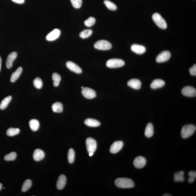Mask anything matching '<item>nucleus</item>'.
<instances>
[{
	"instance_id": "obj_28",
	"label": "nucleus",
	"mask_w": 196,
	"mask_h": 196,
	"mask_svg": "<svg viewBox=\"0 0 196 196\" xmlns=\"http://www.w3.org/2000/svg\"><path fill=\"white\" fill-rule=\"evenodd\" d=\"M20 133V129L11 127L7 130V132H6V134L8 136L12 137V136L18 135Z\"/></svg>"
},
{
	"instance_id": "obj_4",
	"label": "nucleus",
	"mask_w": 196,
	"mask_h": 196,
	"mask_svg": "<svg viewBox=\"0 0 196 196\" xmlns=\"http://www.w3.org/2000/svg\"><path fill=\"white\" fill-rule=\"evenodd\" d=\"M94 47L99 50H108L112 48V45L107 40H100L96 42Z\"/></svg>"
},
{
	"instance_id": "obj_11",
	"label": "nucleus",
	"mask_w": 196,
	"mask_h": 196,
	"mask_svg": "<svg viewBox=\"0 0 196 196\" xmlns=\"http://www.w3.org/2000/svg\"><path fill=\"white\" fill-rule=\"evenodd\" d=\"M123 143L122 141L115 142L111 146L110 151L112 154H116L121 150L123 148Z\"/></svg>"
},
{
	"instance_id": "obj_30",
	"label": "nucleus",
	"mask_w": 196,
	"mask_h": 196,
	"mask_svg": "<svg viewBox=\"0 0 196 196\" xmlns=\"http://www.w3.org/2000/svg\"><path fill=\"white\" fill-rule=\"evenodd\" d=\"M93 31L91 29H86L80 33V37L82 39H86L92 34Z\"/></svg>"
},
{
	"instance_id": "obj_24",
	"label": "nucleus",
	"mask_w": 196,
	"mask_h": 196,
	"mask_svg": "<svg viewBox=\"0 0 196 196\" xmlns=\"http://www.w3.org/2000/svg\"><path fill=\"white\" fill-rule=\"evenodd\" d=\"M11 100L12 97L11 96H8L5 97L2 100L1 104H0V109L1 110L5 109L7 107Z\"/></svg>"
},
{
	"instance_id": "obj_13",
	"label": "nucleus",
	"mask_w": 196,
	"mask_h": 196,
	"mask_svg": "<svg viewBox=\"0 0 196 196\" xmlns=\"http://www.w3.org/2000/svg\"><path fill=\"white\" fill-rule=\"evenodd\" d=\"M66 65L68 69L71 71L78 74H80L82 73V71L81 68L73 62L67 61Z\"/></svg>"
},
{
	"instance_id": "obj_26",
	"label": "nucleus",
	"mask_w": 196,
	"mask_h": 196,
	"mask_svg": "<svg viewBox=\"0 0 196 196\" xmlns=\"http://www.w3.org/2000/svg\"><path fill=\"white\" fill-rule=\"evenodd\" d=\"M52 108L53 111L55 113H61L63 111V106L60 102H56L53 104Z\"/></svg>"
},
{
	"instance_id": "obj_44",
	"label": "nucleus",
	"mask_w": 196,
	"mask_h": 196,
	"mask_svg": "<svg viewBox=\"0 0 196 196\" xmlns=\"http://www.w3.org/2000/svg\"><path fill=\"white\" fill-rule=\"evenodd\" d=\"M84 88V87H81V88H82V89Z\"/></svg>"
},
{
	"instance_id": "obj_14",
	"label": "nucleus",
	"mask_w": 196,
	"mask_h": 196,
	"mask_svg": "<svg viewBox=\"0 0 196 196\" xmlns=\"http://www.w3.org/2000/svg\"><path fill=\"white\" fill-rule=\"evenodd\" d=\"M17 56V54L16 52H12L8 55L6 61V66L8 69H10L12 67L13 63Z\"/></svg>"
},
{
	"instance_id": "obj_10",
	"label": "nucleus",
	"mask_w": 196,
	"mask_h": 196,
	"mask_svg": "<svg viewBox=\"0 0 196 196\" xmlns=\"http://www.w3.org/2000/svg\"><path fill=\"white\" fill-rule=\"evenodd\" d=\"M146 160L145 157L140 156L136 158L133 161V165L137 169H141L145 166Z\"/></svg>"
},
{
	"instance_id": "obj_34",
	"label": "nucleus",
	"mask_w": 196,
	"mask_h": 196,
	"mask_svg": "<svg viewBox=\"0 0 196 196\" xmlns=\"http://www.w3.org/2000/svg\"><path fill=\"white\" fill-rule=\"evenodd\" d=\"M33 84L36 88L38 89H41L42 86V81L39 78H36L33 81Z\"/></svg>"
},
{
	"instance_id": "obj_21",
	"label": "nucleus",
	"mask_w": 196,
	"mask_h": 196,
	"mask_svg": "<svg viewBox=\"0 0 196 196\" xmlns=\"http://www.w3.org/2000/svg\"><path fill=\"white\" fill-rule=\"evenodd\" d=\"M85 124L88 126L97 127L100 126L101 123L99 121L92 118H88L84 121Z\"/></svg>"
},
{
	"instance_id": "obj_3",
	"label": "nucleus",
	"mask_w": 196,
	"mask_h": 196,
	"mask_svg": "<svg viewBox=\"0 0 196 196\" xmlns=\"http://www.w3.org/2000/svg\"><path fill=\"white\" fill-rule=\"evenodd\" d=\"M152 18L155 24L160 28L163 29L167 28V23L160 14L155 13L153 15Z\"/></svg>"
},
{
	"instance_id": "obj_25",
	"label": "nucleus",
	"mask_w": 196,
	"mask_h": 196,
	"mask_svg": "<svg viewBox=\"0 0 196 196\" xmlns=\"http://www.w3.org/2000/svg\"><path fill=\"white\" fill-rule=\"evenodd\" d=\"M184 172L183 171L176 172L174 175L175 181L176 182L184 181L185 180L184 176Z\"/></svg>"
},
{
	"instance_id": "obj_29",
	"label": "nucleus",
	"mask_w": 196,
	"mask_h": 196,
	"mask_svg": "<svg viewBox=\"0 0 196 196\" xmlns=\"http://www.w3.org/2000/svg\"><path fill=\"white\" fill-rule=\"evenodd\" d=\"M32 184V183L31 180H25L24 183H23L22 186V191L23 192H25L31 188Z\"/></svg>"
},
{
	"instance_id": "obj_31",
	"label": "nucleus",
	"mask_w": 196,
	"mask_h": 196,
	"mask_svg": "<svg viewBox=\"0 0 196 196\" xmlns=\"http://www.w3.org/2000/svg\"><path fill=\"white\" fill-rule=\"evenodd\" d=\"M75 158V153L73 149H69L68 154V161L70 163H73Z\"/></svg>"
},
{
	"instance_id": "obj_37",
	"label": "nucleus",
	"mask_w": 196,
	"mask_h": 196,
	"mask_svg": "<svg viewBox=\"0 0 196 196\" xmlns=\"http://www.w3.org/2000/svg\"><path fill=\"white\" fill-rule=\"evenodd\" d=\"M188 175L189 176L188 182L189 183H192L194 181L196 177V172L195 171L189 172Z\"/></svg>"
},
{
	"instance_id": "obj_38",
	"label": "nucleus",
	"mask_w": 196,
	"mask_h": 196,
	"mask_svg": "<svg viewBox=\"0 0 196 196\" xmlns=\"http://www.w3.org/2000/svg\"><path fill=\"white\" fill-rule=\"evenodd\" d=\"M189 73L191 75L196 76V65H194L193 66L190 68L189 70Z\"/></svg>"
},
{
	"instance_id": "obj_2",
	"label": "nucleus",
	"mask_w": 196,
	"mask_h": 196,
	"mask_svg": "<svg viewBox=\"0 0 196 196\" xmlns=\"http://www.w3.org/2000/svg\"><path fill=\"white\" fill-rule=\"evenodd\" d=\"M195 126L193 124L186 125L182 128L181 131V135L183 138H187L190 137L196 131Z\"/></svg>"
},
{
	"instance_id": "obj_18",
	"label": "nucleus",
	"mask_w": 196,
	"mask_h": 196,
	"mask_svg": "<svg viewBox=\"0 0 196 196\" xmlns=\"http://www.w3.org/2000/svg\"><path fill=\"white\" fill-rule=\"evenodd\" d=\"M45 157V153L40 149H36L33 154V158L36 161H39L43 159Z\"/></svg>"
},
{
	"instance_id": "obj_17",
	"label": "nucleus",
	"mask_w": 196,
	"mask_h": 196,
	"mask_svg": "<svg viewBox=\"0 0 196 196\" xmlns=\"http://www.w3.org/2000/svg\"><path fill=\"white\" fill-rule=\"evenodd\" d=\"M66 178L65 175H61L60 176L57 182L56 187L57 189L59 190L63 189L66 184Z\"/></svg>"
},
{
	"instance_id": "obj_33",
	"label": "nucleus",
	"mask_w": 196,
	"mask_h": 196,
	"mask_svg": "<svg viewBox=\"0 0 196 196\" xmlns=\"http://www.w3.org/2000/svg\"><path fill=\"white\" fill-rule=\"evenodd\" d=\"M16 153L13 152L5 155L4 159L6 161H12L15 160L16 158Z\"/></svg>"
},
{
	"instance_id": "obj_27",
	"label": "nucleus",
	"mask_w": 196,
	"mask_h": 196,
	"mask_svg": "<svg viewBox=\"0 0 196 196\" xmlns=\"http://www.w3.org/2000/svg\"><path fill=\"white\" fill-rule=\"evenodd\" d=\"M52 79L54 81V82H53L54 86L55 87H58L61 80L60 76L57 73H54L52 74Z\"/></svg>"
},
{
	"instance_id": "obj_20",
	"label": "nucleus",
	"mask_w": 196,
	"mask_h": 196,
	"mask_svg": "<svg viewBox=\"0 0 196 196\" xmlns=\"http://www.w3.org/2000/svg\"><path fill=\"white\" fill-rule=\"evenodd\" d=\"M154 127L152 123H149L147 124L145 131V135L147 138L152 137L154 134Z\"/></svg>"
},
{
	"instance_id": "obj_16",
	"label": "nucleus",
	"mask_w": 196,
	"mask_h": 196,
	"mask_svg": "<svg viewBox=\"0 0 196 196\" xmlns=\"http://www.w3.org/2000/svg\"><path fill=\"white\" fill-rule=\"evenodd\" d=\"M141 82L137 79H132L127 82V85L129 87L135 89H139L141 87Z\"/></svg>"
},
{
	"instance_id": "obj_42",
	"label": "nucleus",
	"mask_w": 196,
	"mask_h": 196,
	"mask_svg": "<svg viewBox=\"0 0 196 196\" xmlns=\"http://www.w3.org/2000/svg\"><path fill=\"white\" fill-rule=\"evenodd\" d=\"M93 152H90L89 153V156H90V157L92 156V155H93Z\"/></svg>"
},
{
	"instance_id": "obj_36",
	"label": "nucleus",
	"mask_w": 196,
	"mask_h": 196,
	"mask_svg": "<svg viewBox=\"0 0 196 196\" xmlns=\"http://www.w3.org/2000/svg\"><path fill=\"white\" fill-rule=\"evenodd\" d=\"M70 1L74 8H79L82 6V0H70Z\"/></svg>"
},
{
	"instance_id": "obj_32",
	"label": "nucleus",
	"mask_w": 196,
	"mask_h": 196,
	"mask_svg": "<svg viewBox=\"0 0 196 196\" xmlns=\"http://www.w3.org/2000/svg\"><path fill=\"white\" fill-rule=\"evenodd\" d=\"M104 3L109 10L114 11L117 9V7L115 4L109 0L104 1Z\"/></svg>"
},
{
	"instance_id": "obj_40",
	"label": "nucleus",
	"mask_w": 196,
	"mask_h": 196,
	"mask_svg": "<svg viewBox=\"0 0 196 196\" xmlns=\"http://www.w3.org/2000/svg\"><path fill=\"white\" fill-rule=\"evenodd\" d=\"M1 65H2V59L1 58V57H0V71H1Z\"/></svg>"
},
{
	"instance_id": "obj_19",
	"label": "nucleus",
	"mask_w": 196,
	"mask_h": 196,
	"mask_svg": "<svg viewBox=\"0 0 196 196\" xmlns=\"http://www.w3.org/2000/svg\"><path fill=\"white\" fill-rule=\"evenodd\" d=\"M165 82L163 80L157 79L153 81L150 85L151 88L153 89L160 88L165 86Z\"/></svg>"
},
{
	"instance_id": "obj_23",
	"label": "nucleus",
	"mask_w": 196,
	"mask_h": 196,
	"mask_svg": "<svg viewBox=\"0 0 196 196\" xmlns=\"http://www.w3.org/2000/svg\"><path fill=\"white\" fill-rule=\"evenodd\" d=\"M29 126L32 131H37L39 129V122L37 120L33 119L29 121Z\"/></svg>"
},
{
	"instance_id": "obj_5",
	"label": "nucleus",
	"mask_w": 196,
	"mask_h": 196,
	"mask_svg": "<svg viewBox=\"0 0 196 196\" xmlns=\"http://www.w3.org/2000/svg\"><path fill=\"white\" fill-rule=\"evenodd\" d=\"M125 62L122 60L112 59L109 60L106 63V66L110 68H117L123 66Z\"/></svg>"
},
{
	"instance_id": "obj_12",
	"label": "nucleus",
	"mask_w": 196,
	"mask_h": 196,
	"mask_svg": "<svg viewBox=\"0 0 196 196\" xmlns=\"http://www.w3.org/2000/svg\"><path fill=\"white\" fill-rule=\"evenodd\" d=\"M61 31L58 29H55L46 36V39L49 41H53L58 38L60 36Z\"/></svg>"
},
{
	"instance_id": "obj_15",
	"label": "nucleus",
	"mask_w": 196,
	"mask_h": 196,
	"mask_svg": "<svg viewBox=\"0 0 196 196\" xmlns=\"http://www.w3.org/2000/svg\"><path fill=\"white\" fill-rule=\"evenodd\" d=\"M132 51L137 54H143L146 51V49L144 46L137 44H134L131 46Z\"/></svg>"
},
{
	"instance_id": "obj_6",
	"label": "nucleus",
	"mask_w": 196,
	"mask_h": 196,
	"mask_svg": "<svg viewBox=\"0 0 196 196\" xmlns=\"http://www.w3.org/2000/svg\"><path fill=\"white\" fill-rule=\"evenodd\" d=\"M86 144L87 151L89 153H94L97 149V144L96 140L91 138H88L86 140Z\"/></svg>"
},
{
	"instance_id": "obj_43",
	"label": "nucleus",
	"mask_w": 196,
	"mask_h": 196,
	"mask_svg": "<svg viewBox=\"0 0 196 196\" xmlns=\"http://www.w3.org/2000/svg\"><path fill=\"white\" fill-rule=\"evenodd\" d=\"M2 188V185L0 183V191H1Z\"/></svg>"
},
{
	"instance_id": "obj_9",
	"label": "nucleus",
	"mask_w": 196,
	"mask_h": 196,
	"mask_svg": "<svg viewBox=\"0 0 196 196\" xmlns=\"http://www.w3.org/2000/svg\"><path fill=\"white\" fill-rule=\"evenodd\" d=\"M182 93L187 97H195L196 95V90L193 87L186 86L182 89Z\"/></svg>"
},
{
	"instance_id": "obj_7",
	"label": "nucleus",
	"mask_w": 196,
	"mask_h": 196,
	"mask_svg": "<svg viewBox=\"0 0 196 196\" xmlns=\"http://www.w3.org/2000/svg\"><path fill=\"white\" fill-rule=\"evenodd\" d=\"M171 55V53L169 51H163L157 56L156 61L158 63L165 62L169 60Z\"/></svg>"
},
{
	"instance_id": "obj_22",
	"label": "nucleus",
	"mask_w": 196,
	"mask_h": 196,
	"mask_svg": "<svg viewBox=\"0 0 196 196\" xmlns=\"http://www.w3.org/2000/svg\"><path fill=\"white\" fill-rule=\"evenodd\" d=\"M23 71L22 68L20 67L16 69V71H15L12 74L11 77L10 78V82H14L17 80L20 77L21 74L22 73Z\"/></svg>"
},
{
	"instance_id": "obj_39",
	"label": "nucleus",
	"mask_w": 196,
	"mask_h": 196,
	"mask_svg": "<svg viewBox=\"0 0 196 196\" xmlns=\"http://www.w3.org/2000/svg\"><path fill=\"white\" fill-rule=\"evenodd\" d=\"M12 1L15 3L20 4H23L25 2V0H12Z\"/></svg>"
},
{
	"instance_id": "obj_35",
	"label": "nucleus",
	"mask_w": 196,
	"mask_h": 196,
	"mask_svg": "<svg viewBox=\"0 0 196 196\" xmlns=\"http://www.w3.org/2000/svg\"><path fill=\"white\" fill-rule=\"evenodd\" d=\"M96 19L92 17H90L84 22V24L87 27H91L95 24Z\"/></svg>"
},
{
	"instance_id": "obj_1",
	"label": "nucleus",
	"mask_w": 196,
	"mask_h": 196,
	"mask_svg": "<svg viewBox=\"0 0 196 196\" xmlns=\"http://www.w3.org/2000/svg\"><path fill=\"white\" fill-rule=\"evenodd\" d=\"M116 186L121 188H131L135 186V183L131 179L118 178L115 181Z\"/></svg>"
},
{
	"instance_id": "obj_41",
	"label": "nucleus",
	"mask_w": 196,
	"mask_h": 196,
	"mask_svg": "<svg viewBox=\"0 0 196 196\" xmlns=\"http://www.w3.org/2000/svg\"><path fill=\"white\" fill-rule=\"evenodd\" d=\"M163 196H171L172 195H170L169 194H165L163 195Z\"/></svg>"
},
{
	"instance_id": "obj_8",
	"label": "nucleus",
	"mask_w": 196,
	"mask_h": 196,
	"mask_svg": "<svg viewBox=\"0 0 196 196\" xmlns=\"http://www.w3.org/2000/svg\"><path fill=\"white\" fill-rule=\"evenodd\" d=\"M82 93L83 96L87 99H93L96 96L95 91L93 89L88 87L83 88Z\"/></svg>"
}]
</instances>
